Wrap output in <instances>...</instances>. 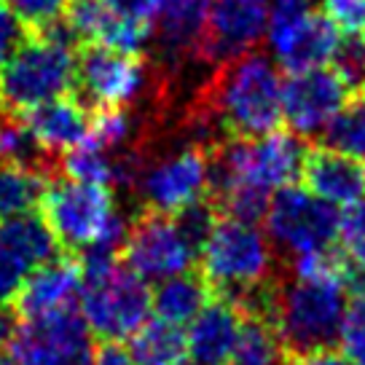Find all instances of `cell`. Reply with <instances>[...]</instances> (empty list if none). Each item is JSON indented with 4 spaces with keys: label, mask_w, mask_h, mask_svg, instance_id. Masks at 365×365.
Returning <instances> with one entry per match:
<instances>
[{
    "label": "cell",
    "mask_w": 365,
    "mask_h": 365,
    "mask_svg": "<svg viewBox=\"0 0 365 365\" xmlns=\"http://www.w3.org/2000/svg\"><path fill=\"white\" fill-rule=\"evenodd\" d=\"M282 124V78L263 51L226 59L212 68L191 105H185L178 132L188 143L212 145L220 140H255Z\"/></svg>",
    "instance_id": "cell-1"
},
{
    "label": "cell",
    "mask_w": 365,
    "mask_h": 365,
    "mask_svg": "<svg viewBox=\"0 0 365 365\" xmlns=\"http://www.w3.org/2000/svg\"><path fill=\"white\" fill-rule=\"evenodd\" d=\"M41 210L57 245L70 255H121L129 223L118 215L108 185L59 175L48 182Z\"/></svg>",
    "instance_id": "cell-2"
},
{
    "label": "cell",
    "mask_w": 365,
    "mask_h": 365,
    "mask_svg": "<svg viewBox=\"0 0 365 365\" xmlns=\"http://www.w3.org/2000/svg\"><path fill=\"white\" fill-rule=\"evenodd\" d=\"M78 48L65 19L46 33L30 35L0 68V110L22 115L62 94H73Z\"/></svg>",
    "instance_id": "cell-3"
},
{
    "label": "cell",
    "mask_w": 365,
    "mask_h": 365,
    "mask_svg": "<svg viewBox=\"0 0 365 365\" xmlns=\"http://www.w3.org/2000/svg\"><path fill=\"white\" fill-rule=\"evenodd\" d=\"M172 81L145 54H124L105 46H81L76 57V86L73 94L94 110L135 108L148 103L164 110L170 103Z\"/></svg>",
    "instance_id": "cell-4"
},
{
    "label": "cell",
    "mask_w": 365,
    "mask_h": 365,
    "mask_svg": "<svg viewBox=\"0 0 365 365\" xmlns=\"http://www.w3.org/2000/svg\"><path fill=\"white\" fill-rule=\"evenodd\" d=\"M81 317L103 341L132 339L150 312V290L113 255H81Z\"/></svg>",
    "instance_id": "cell-5"
},
{
    "label": "cell",
    "mask_w": 365,
    "mask_h": 365,
    "mask_svg": "<svg viewBox=\"0 0 365 365\" xmlns=\"http://www.w3.org/2000/svg\"><path fill=\"white\" fill-rule=\"evenodd\" d=\"M199 258L202 277L212 296L228 301L234 309L277 279L272 242L261 228L250 223L217 217L215 228L199 250Z\"/></svg>",
    "instance_id": "cell-6"
},
{
    "label": "cell",
    "mask_w": 365,
    "mask_h": 365,
    "mask_svg": "<svg viewBox=\"0 0 365 365\" xmlns=\"http://www.w3.org/2000/svg\"><path fill=\"white\" fill-rule=\"evenodd\" d=\"M346 287L319 279H279L269 322L279 336L285 357L328 349L339 341Z\"/></svg>",
    "instance_id": "cell-7"
},
{
    "label": "cell",
    "mask_w": 365,
    "mask_h": 365,
    "mask_svg": "<svg viewBox=\"0 0 365 365\" xmlns=\"http://www.w3.org/2000/svg\"><path fill=\"white\" fill-rule=\"evenodd\" d=\"M309 145L304 137L277 129L255 140H220L210 145V191L231 182L255 185L266 194L301 180Z\"/></svg>",
    "instance_id": "cell-8"
},
{
    "label": "cell",
    "mask_w": 365,
    "mask_h": 365,
    "mask_svg": "<svg viewBox=\"0 0 365 365\" xmlns=\"http://www.w3.org/2000/svg\"><path fill=\"white\" fill-rule=\"evenodd\" d=\"M210 145L185 143L170 153H148V145L140 150L132 191L143 210L175 215L194 202L210 199Z\"/></svg>",
    "instance_id": "cell-9"
},
{
    "label": "cell",
    "mask_w": 365,
    "mask_h": 365,
    "mask_svg": "<svg viewBox=\"0 0 365 365\" xmlns=\"http://www.w3.org/2000/svg\"><path fill=\"white\" fill-rule=\"evenodd\" d=\"M339 212L307 188L287 185L279 188L266 210V231L272 247L285 250L290 258L307 252L336 247L339 240Z\"/></svg>",
    "instance_id": "cell-10"
},
{
    "label": "cell",
    "mask_w": 365,
    "mask_h": 365,
    "mask_svg": "<svg viewBox=\"0 0 365 365\" xmlns=\"http://www.w3.org/2000/svg\"><path fill=\"white\" fill-rule=\"evenodd\" d=\"M196 255V247L185 240L172 215L140 210V215L132 217L126 226L121 258L124 266L145 282H164L191 272Z\"/></svg>",
    "instance_id": "cell-11"
},
{
    "label": "cell",
    "mask_w": 365,
    "mask_h": 365,
    "mask_svg": "<svg viewBox=\"0 0 365 365\" xmlns=\"http://www.w3.org/2000/svg\"><path fill=\"white\" fill-rule=\"evenodd\" d=\"M19 365H94L97 349L76 309L24 319L11 341Z\"/></svg>",
    "instance_id": "cell-12"
},
{
    "label": "cell",
    "mask_w": 365,
    "mask_h": 365,
    "mask_svg": "<svg viewBox=\"0 0 365 365\" xmlns=\"http://www.w3.org/2000/svg\"><path fill=\"white\" fill-rule=\"evenodd\" d=\"M212 0H164L153 22L150 43L156 48L153 65L175 81L188 65H205V43L210 30Z\"/></svg>",
    "instance_id": "cell-13"
},
{
    "label": "cell",
    "mask_w": 365,
    "mask_h": 365,
    "mask_svg": "<svg viewBox=\"0 0 365 365\" xmlns=\"http://www.w3.org/2000/svg\"><path fill=\"white\" fill-rule=\"evenodd\" d=\"M352 91L333 68L287 73L282 83V121L298 137H317L341 110Z\"/></svg>",
    "instance_id": "cell-14"
},
{
    "label": "cell",
    "mask_w": 365,
    "mask_h": 365,
    "mask_svg": "<svg viewBox=\"0 0 365 365\" xmlns=\"http://www.w3.org/2000/svg\"><path fill=\"white\" fill-rule=\"evenodd\" d=\"M57 240L41 215L27 212L0 220V301H14L27 277L57 258Z\"/></svg>",
    "instance_id": "cell-15"
},
{
    "label": "cell",
    "mask_w": 365,
    "mask_h": 365,
    "mask_svg": "<svg viewBox=\"0 0 365 365\" xmlns=\"http://www.w3.org/2000/svg\"><path fill=\"white\" fill-rule=\"evenodd\" d=\"M272 0H212L210 3V30L205 43V65L250 54L266 38Z\"/></svg>",
    "instance_id": "cell-16"
},
{
    "label": "cell",
    "mask_w": 365,
    "mask_h": 365,
    "mask_svg": "<svg viewBox=\"0 0 365 365\" xmlns=\"http://www.w3.org/2000/svg\"><path fill=\"white\" fill-rule=\"evenodd\" d=\"M65 24L78 46H105L124 54H143L153 35V24L124 19L103 0H70Z\"/></svg>",
    "instance_id": "cell-17"
},
{
    "label": "cell",
    "mask_w": 365,
    "mask_h": 365,
    "mask_svg": "<svg viewBox=\"0 0 365 365\" xmlns=\"http://www.w3.org/2000/svg\"><path fill=\"white\" fill-rule=\"evenodd\" d=\"M81 290V263L76 255H57L48 263L38 266L22 290L16 293V314L24 319L54 314L62 309H76Z\"/></svg>",
    "instance_id": "cell-18"
},
{
    "label": "cell",
    "mask_w": 365,
    "mask_h": 365,
    "mask_svg": "<svg viewBox=\"0 0 365 365\" xmlns=\"http://www.w3.org/2000/svg\"><path fill=\"white\" fill-rule=\"evenodd\" d=\"M301 180L307 191L319 196L322 202L349 207L363 202L365 196V164L325 145H312L304 159Z\"/></svg>",
    "instance_id": "cell-19"
},
{
    "label": "cell",
    "mask_w": 365,
    "mask_h": 365,
    "mask_svg": "<svg viewBox=\"0 0 365 365\" xmlns=\"http://www.w3.org/2000/svg\"><path fill=\"white\" fill-rule=\"evenodd\" d=\"M19 118L41 143V148L54 159H62L68 150L81 145L91 129V110L76 94H62L51 103L27 110Z\"/></svg>",
    "instance_id": "cell-20"
},
{
    "label": "cell",
    "mask_w": 365,
    "mask_h": 365,
    "mask_svg": "<svg viewBox=\"0 0 365 365\" xmlns=\"http://www.w3.org/2000/svg\"><path fill=\"white\" fill-rule=\"evenodd\" d=\"M339 38L341 33L336 30V24L328 19V14L319 6L309 19L266 43L277 59L274 65H279L287 73H301V70L325 68L339 46Z\"/></svg>",
    "instance_id": "cell-21"
},
{
    "label": "cell",
    "mask_w": 365,
    "mask_h": 365,
    "mask_svg": "<svg viewBox=\"0 0 365 365\" xmlns=\"http://www.w3.org/2000/svg\"><path fill=\"white\" fill-rule=\"evenodd\" d=\"M242 328V314L228 301L212 296L205 309L191 319V331L185 333L188 354L194 365H223L231 357Z\"/></svg>",
    "instance_id": "cell-22"
},
{
    "label": "cell",
    "mask_w": 365,
    "mask_h": 365,
    "mask_svg": "<svg viewBox=\"0 0 365 365\" xmlns=\"http://www.w3.org/2000/svg\"><path fill=\"white\" fill-rule=\"evenodd\" d=\"M210 298H212V290L205 282V277L185 272L159 282V287L150 296V307H153L159 319L180 328L205 309Z\"/></svg>",
    "instance_id": "cell-23"
},
{
    "label": "cell",
    "mask_w": 365,
    "mask_h": 365,
    "mask_svg": "<svg viewBox=\"0 0 365 365\" xmlns=\"http://www.w3.org/2000/svg\"><path fill=\"white\" fill-rule=\"evenodd\" d=\"M132 357L137 365H188V341L178 325L164 319H148L140 331L132 336Z\"/></svg>",
    "instance_id": "cell-24"
},
{
    "label": "cell",
    "mask_w": 365,
    "mask_h": 365,
    "mask_svg": "<svg viewBox=\"0 0 365 365\" xmlns=\"http://www.w3.org/2000/svg\"><path fill=\"white\" fill-rule=\"evenodd\" d=\"M48 182L51 180L43 172L0 164V220L35 212L43 202Z\"/></svg>",
    "instance_id": "cell-25"
},
{
    "label": "cell",
    "mask_w": 365,
    "mask_h": 365,
    "mask_svg": "<svg viewBox=\"0 0 365 365\" xmlns=\"http://www.w3.org/2000/svg\"><path fill=\"white\" fill-rule=\"evenodd\" d=\"M287 363L285 349L274 325L263 317H242L237 344L231 349L228 365H282Z\"/></svg>",
    "instance_id": "cell-26"
},
{
    "label": "cell",
    "mask_w": 365,
    "mask_h": 365,
    "mask_svg": "<svg viewBox=\"0 0 365 365\" xmlns=\"http://www.w3.org/2000/svg\"><path fill=\"white\" fill-rule=\"evenodd\" d=\"M319 145L365 164V91L346 100V105L333 115V121L322 132Z\"/></svg>",
    "instance_id": "cell-27"
},
{
    "label": "cell",
    "mask_w": 365,
    "mask_h": 365,
    "mask_svg": "<svg viewBox=\"0 0 365 365\" xmlns=\"http://www.w3.org/2000/svg\"><path fill=\"white\" fill-rule=\"evenodd\" d=\"M331 68L352 94L365 91V35H344L331 57Z\"/></svg>",
    "instance_id": "cell-28"
},
{
    "label": "cell",
    "mask_w": 365,
    "mask_h": 365,
    "mask_svg": "<svg viewBox=\"0 0 365 365\" xmlns=\"http://www.w3.org/2000/svg\"><path fill=\"white\" fill-rule=\"evenodd\" d=\"M339 245L346 261L365 277V202L349 205L339 217Z\"/></svg>",
    "instance_id": "cell-29"
},
{
    "label": "cell",
    "mask_w": 365,
    "mask_h": 365,
    "mask_svg": "<svg viewBox=\"0 0 365 365\" xmlns=\"http://www.w3.org/2000/svg\"><path fill=\"white\" fill-rule=\"evenodd\" d=\"M3 3L19 16V22L30 30V35H38L65 19L70 0H3Z\"/></svg>",
    "instance_id": "cell-30"
},
{
    "label": "cell",
    "mask_w": 365,
    "mask_h": 365,
    "mask_svg": "<svg viewBox=\"0 0 365 365\" xmlns=\"http://www.w3.org/2000/svg\"><path fill=\"white\" fill-rule=\"evenodd\" d=\"M341 354L352 365H365V296H352L339 328Z\"/></svg>",
    "instance_id": "cell-31"
},
{
    "label": "cell",
    "mask_w": 365,
    "mask_h": 365,
    "mask_svg": "<svg viewBox=\"0 0 365 365\" xmlns=\"http://www.w3.org/2000/svg\"><path fill=\"white\" fill-rule=\"evenodd\" d=\"M322 11L341 35H365V0H322Z\"/></svg>",
    "instance_id": "cell-32"
},
{
    "label": "cell",
    "mask_w": 365,
    "mask_h": 365,
    "mask_svg": "<svg viewBox=\"0 0 365 365\" xmlns=\"http://www.w3.org/2000/svg\"><path fill=\"white\" fill-rule=\"evenodd\" d=\"M30 38V30L19 22V16L0 0V68L24 46Z\"/></svg>",
    "instance_id": "cell-33"
},
{
    "label": "cell",
    "mask_w": 365,
    "mask_h": 365,
    "mask_svg": "<svg viewBox=\"0 0 365 365\" xmlns=\"http://www.w3.org/2000/svg\"><path fill=\"white\" fill-rule=\"evenodd\" d=\"M105 6L115 11L124 19H132V22H143V24H153L156 16L161 11V3L164 0H103Z\"/></svg>",
    "instance_id": "cell-34"
},
{
    "label": "cell",
    "mask_w": 365,
    "mask_h": 365,
    "mask_svg": "<svg viewBox=\"0 0 365 365\" xmlns=\"http://www.w3.org/2000/svg\"><path fill=\"white\" fill-rule=\"evenodd\" d=\"M287 365H352L341 352H336V349H314V352H307V354H298V357H290Z\"/></svg>",
    "instance_id": "cell-35"
},
{
    "label": "cell",
    "mask_w": 365,
    "mask_h": 365,
    "mask_svg": "<svg viewBox=\"0 0 365 365\" xmlns=\"http://www.w3.org/2000/svg\"><path fill=\"white\" fill-rule=\"evenodd\" d=\"M94 365H137L132 352L115 341H105L100 349H97V357H94Z\"/></svg>",
    "instance_id": "cell-36"
},
{
    "label": "cell",
    "mask_w": 365,
    "mask_h": 365,
    "mask_svg": "<svg viewBox=\"0 0 365 365\" xmlns=\"http://www.w3.org/2000/svg\"><path fill=\"white\" fill-rule=\"evenodd\" d=\"M16 319H19L16 309L0 301V352H3L6 346H11L14 336H16V328H19V322H16Z\"/></svg>",
    "instance_id": "cell-37"
},
{
    "label": "cell",
    "mask_w": 365,
    "mask_h": 365,
    "mask_svg": "<svg viewBox=\"0 0 365 365\" xmlns=\"http://www.w3.org/2000/svg\"><path fill=\"white\" fill-rule=\"evenodd\" d=\"M0 365H19V363H16L14 357H3V354H0Z\"/></svg>",
    "instance_id": "cell-38"
}]
</instances>
